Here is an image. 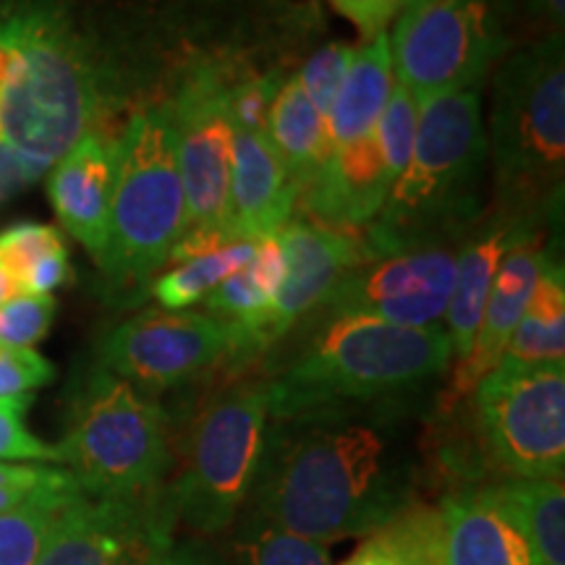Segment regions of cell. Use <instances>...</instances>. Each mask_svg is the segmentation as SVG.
Returning <instances> with one entry per match:
<instances>
[{
    "label": "cell",
    "mask_w": 565,
    "mask_h": 565,
    "mask_svg": "<svg viewBox=\"0 0 565 565\" xmlns=\"http://www.w3.org/2000/svg\"><path fill=\"white\" fill-rule=\"evenodd\" d=\"M186 231V196L168 108H147L116 139L108 242L97 265L116 286H139L168 263Z\"/></svg>",
    "instance_id": "52a82bcc"
},
{
    "label": "cell",
    "mask_w": 565,
    "mask_h": 565,
    "mask_svg": "<svg viewBox=\"0 0 565 565\" xmlns=\"http://www.w3.org/2000/svg\"><path fill=\"white\" fill-rule=\"evenodd\" d=\"M505 0H416L391 40L393 76L416 100L479 87L508 47Z\"/></svg>",
    "instance_id": "9c48e42d"
},
{
    "label": "cell",
    "mask_w": 565,
    "mask_h": 565,
    "mask_svg": "<svg viewBox=\"0 0 565 565\" xmlns=\"http://www.w3.org/2000/svg\"><path fill=\"white\" fill-rule=\"evenodd\" d=\"M113 179H116V141L89 131L55 162L47 194L55 215L71 236L100 259L108 242Z\"/></svg>",
    "instance_id": "d6986e66"
},
{
    "label": "cell",
    "mask_w": 565,
    "mask_h": 565,
    "mask_svg": "<svg viewBox=\"0 0 565 565\" xmlns=\"http://www.w3.org/2000/svg\"><path fill=\"white\" fill-rule=\"evenodd\" d=\"M221 536L225 545L212 547L221 565H333L328 545L267 524L249 511L238 513Z\"/></svg>",
    "instance_id": "83f0119b"
},
{
    "label": "cell",
    "mask_w": 565,
    "mask_h": 565,
    "mask_svg": "<svg viewBox=\"0 0 565 565\" xmlns=\"http://www.w3.org/2000/svg\"><path fill=\"white\" fill-rule=\"evenodd\" d=\"M58 450L61 463L92 498H158L173 463L166 412L100 364L76 393Z\"/></svg>",
    "instance_id": "8992f818"
},
{
    "label": "cell",
    "mask_w": 565,
    "mask_h": 565,
    "mask_svg": "<svg viewBox=\"0 0 565 565\" xmlns=\"http://www.w3.org/2000/svg\"><path fill=\"white\" fill-rule=\"evenodd\" d=\"M282 87L278 74L252 76L236 87H231V116L238 131L267 134V118L270 108Z\"/></svg>",
    "instance_id": "e575fe53"
},
{
    "label": "cell",
    "mask_w": 565,
    "mask_h": 565,
    "mask_svg": "<svg viewBox=\"0 0 565 565\" xmlns=\"http://www.w3.org/2000/svg\"><path fill=\"white\" fill-rule=\"evenodd\" d=\"M387 192L391 181H387L383 154L377 137L370 134L364 139L335 145L301 196L309 215L320 221L317 225L349 233L353 228H366L377 217Z\"/></svg>",
    "instance_id": "ac0fdd59"
},
{
    "label": "cell",
    "mask_w": 565,
    "mask_h": 565,
    "mask_svg": "<svg viewBox=\"0 0 565 565\" xmlns=\"http://www.w3.org/2000/svg\"><path fill=\"white\" fill-rule=\"evenodd\" d=\"M484 490L519 529L542 565H565L563 479H505L487 484Z\"/></svg>",
    "instance_id": "cb8c5ba5"
},
{
    "label": "cell",
    "mask_w": 565,
    "mask_h": 565,
    "mask_svg": "<svg viewBox=\"0 0 565 565\" xmlns=\"http://www.w3.org/2000/svg\"><path fill=\"white\" fill-rule=\"evenodd\" d=\"M419 433L408 398L312 408L267 422L244 511L333 545L419 503Z\"/></svg>",
    "instance_id": "6da1fadb"
},
{
    "label": "cell",
    "mask_w": 565,
    "mask_h": 565,
    "mask_svg": "<svg viewBox=\"0 0 565 565\" xmlns=\"http://www.w3.org/2000/svg\"><path fill=\"white\" fill-rule=\"evenodd\" d=\"M30 404L32 395L0 398V463H61L58 445L42 443L26 427Z\"/></svg>",
    "instance_id": "d6a6232c"
},
{
    "label": "cell",
    "mask_w": 565,
    "mask_h": 565,
    "mask_svg": "<svg viewBox=\"0 0 565 565\" xmlns=\"http://www.w3.org/2000/svg\"><path fill=\"white\" fill-rule=\"evenodd\" d=\"M168 116L186 196V231L202 228L231 236L228 189L236 126L231 116V87L221 71L202 63L183 76Z\"/></svg>",
    "instance_id": "8fae6325"
},
{
    "label": "cell",
    "mask_w": 565,
    "mask_h": 565,
    "mask_svg": "<svg viewBox=\"0 0 565 565\" xmlns=\"http://www.w3.org/2000/svg\"><path fill=\"white\" fill-rule=\"evenodd\" d=\"M71 280V259L68 249H55L40 259L38 265L32 267L30 275H26L24 288L21 291L26 294H53L55 288L66 286Z\"/></svg>",
    "instance_id": "ab89813d"
},
{
    "label": "cell",
    "mask_w": 565,
    "mask_h": 565,
    "mask_svg": "<svg viewBox=\"0 0 565 565\" xmlns=\"http://www.w3.org/2000/svg\"><path fill=\"white\" fill-rule=\"evenodd\" d=\"M231 356L228 330L210 315L147 309L103 338L97 364L137 391H168Z\"/></svg>",
    "instance_id": "7c38bea8"
},
{
    "label": "cell",
    "mask_w": 565,
    "mask_h": 565,
    "mask_svg": "<svg viewBox=\"0 0 565 565\" xmlns=\"http://www.w3.org/2000/svg\"><path fill=\"white\" fill-rule=\"evenodd\" d=\"M141 565H221L212 545H200V542H179L171 536L162 542L158 550H152Z\"/></svg>",
    "instance_id": "60d3db41"
},
{
    "label": "cell",
    "mask_w": 565,
    "mask_h": 565,
    "mask_svg": "<svg viewBox=\"0 0 565 565\" xmlns=\"http://www.w3.org/2000/svg\"><path fill=\"white\" fill-rule=\"evenodd\" d=\"M445 565H542L484 487H466L440 503Z\"/></svg>",
    "instance_id": "44dd1931"
},
{
    "label": "cell",
    "mask_w": 565,
    "mask_h": 565,
    "mask_svg": "<svg viewBox=\"0 0 565 565\" xmlns=\"http://www.w3.org/2000/svg\"><path fill=\"white\" fill-rule=\"evenodd\" d=\"M456 254V242H433L364 257L322 309L328 315L377 317L404 328H433L448 309Z\"/></svg>",
    "instance_id": "4fadbf2b"
},
{
    "label": "cell",
    "mask_w": 565,
    "mask_h": 565,
    "mask_svg": "<svg viewBox=\"0 0 565 565\" xmlns=\"http://www.w3.org/2000/svg\"><path fill=\"white\" fill-rule=\"evenodd\" d=\"M484 454L511 479H561L565 469V362H500L477 385Z\"/></svg>",
    "instance_id": "30bf717a"
},
{
    "label": "cell",
    "mask_w": 565,
    "mask_h": 565,
    "mask_svg": "<svg viewBox=\"0 0 565 565\" xmlns=\"http://www.w3.org/2000/svg\"><path fill=\"white\" fill-rule=\"evenodd\" d=\"M249 273H252V278L257 280V286L263 288V294L273 303L275 294H278L282 286V278H286V252H282L278 233H275V236H265V238H259V242H254Z\"/></svg>",
    "instance_id": "f35d334b"
},
{
    "label": "cell",
    "mask_w": 565,
    "mask_h": 565,
    "mask_svg": "<svg viewBox=\"0 0 565 565\" xmlns=\"http://www.w3.org/2000/svg\"><path fill=\"white\" fill-rule=\"evenodd\" d=\"M529 228H536V223L498 212L490 223L471 231L458 249L454 291H450L448 309H445V324H448L445 333L450 338L456 362L475 345L500 263L519 242L521 233Z\"/></svg>",
    "instance_id": "ffe728a7"
},
{
    "label": "cell",
    "mask_w": 565,
    "mask_h": 565,
    "mask_svg": "<svg viewBox=\"0 0 565 565\" xmlns=\"http://www.w3.org/2000/svg\"><path fill=\"white\" fill-rule=\"evenodd\" d=\"M487 158L498 212L540 223L563 200L565 175V51L550 32L508 55L494 76Z\"/></svg>",
    "instance_id": "277c9868"
},
{
    "label": "cell",
    "mask_w": 565,
    "mask_h": 565,
    "mask_svg": "<svg viewBox=\"0 0 565 565\" xmlns=\"http://www.w3.org/2000/svg\"><path fill=\"white\" fill-rule=\"evenodd\" d=\"M526 11L542 24H547L553 32H563L565 21V0H521Z\"/></svg>",
    "instance_id": "ee69618b"
},
{
    "label": "cell",
    "mask_w": 565,
    "mask_h": 565,
    "mask_svg": "<svg viewBox=\"0 0 565 565\" xmlns=\"http://www.w3.org/2000/svg\"><path fill=\"white\" fill-rule=\"evenodd\" d=\"M79 492V484L71 477V471L58 469L51 482L42 484L13 511L0 515V565L38 563L61 513Z\"/></svg>",
    "instance_id": "4316f807"
},
{
    "label": "cell",
    "mask_w": 565,
    "mask_h": 565,
    "mask_svg": "<svg viewBox=\"0 0 565 565\" xmlns=\"http://www.w3.org/2000/svg\"><path fill=\"white\" fill-rule=\"evenodd\" d=\"M173 529L166 490L147 500L79 492L61 513L34 565H141L175 536Z\"/></svg>",
    "instance_id": "5bb4252c"
},
{
    "label": "cell",
    "mask_w": 565,
    "mask_h": 565,
    "mask_svg": "<svg viewBox=\"0 0 565 565\" xmlns=\"http://www.w3.org/2000/svg\"><path fill=\"white\" fill-rule=\"evenodd\" d=\"M63 236L55 225L47 223H17L9 231L0 233V273L9 278L13 286L24 288L26 275L45 254L63 249Z\"/></svg>",
    "instance_id": "4dcf8cb0"
},
{
    "label": "cell",
    "mask_w": 565,
    "mask_h": 565,
    "mask_svg": "<svg viewBox=\"0 0 565 565\" xmlns=\"http://www.w3.org/2000/svg\"><path fill=\"white\" fill-rule=\"evenodd\" d=\"M19 17V55L0 89V139L42 175L92 131L100 84L63 13L30 6Z\"/></svg>",
    "instance_id": "5b68a950"
},
{
    "label": "cell",
    "mask_w": 565,
    "mask_h": 565,
    "mask_svg": "<svg viewBox=\"0 0 565 565\" xmlns=\"http://www.w3.org/2000/svg\"><path fill=\"white\" fill-rule=\"evenodd\" d=\"M58 475V466L47 463H0V515L24 503Z\"/></svg>",
    "instance_id": "8d00e7d4"
},
{
    "label": "cell",
    "mask_w": 565,
    "mask_h": 565,
    "mask_svg": "<svg viewBox=\"0 0 565 565\" xmlns=\"http://www.w3.org/2000/svg\"><path fill=\"white\" fill-rule=\"evenodd\" d=\"M343 565H445L440 508L414 503L374 529Z\"/></svg>",
    "instance_id": "484cf974"
},
{
    "label": "cell",
    "mask_w": 565,
    "mask_h": 565,
    "mask_svg": "<svg viewBox=\"0 0 565 565\" xmlns=\"http://www.w3.org/2000/svg\"><path fill=\"white\" fill-rule=\"evenodd\" d=\"M330 3L370 40L385 34V26L404 9V0H330Z\"/></svg>",
    "instance_id": "74e56055"
},
{
    "label": "cell",
    "mask_w": 565,
    "mask_h": 565,
    "mask_svg": "<svg viewBox=\"0 0 565 565\" xmlns=\"http://www.w3.org/2000/svg\"><path fill=\"white\" fill-rule=\"evenodd\" d=\"M454 349L440 324L404 328L366 315H330L267 387L270 419L312 408L408 398L448 370Z\"/></svg>",
    "instance_id": "7a4b0ae2"
},
{
    "label": "cell",
    "mask_w": 565,
    "mask_h": 565,
    "mask_svg": "<svg viewBox=\"0 0 565 565\" xmlns=\"http://www.w3.org/2000/svg\"><path fill=\"white\" fill-rule=\"evenodd\" d=\"M19 42H21L19 11L6 13V17L0 19V89H3V84L9 82L13 63H17Z\"/></svg>",
    "instance_id": "7bdbcfd3"
},
{
    "label": "cell",
    "mask_w": 565,
    "mask_h": 565,
    "mask_svg": "<svg viewBox=\"0 0 565 565\" xmlns=\"http://www.w3.org/2000/svg\"><path fill=\"white\" fill-rule=\"evenodd\" d=\"M254 244L249 242H233L225 244L223 249L207 254V257L189 259L166 275L154 280L152 296L158 299L162 309L181 312V309L192 307L196 301H204V296L215 291L225 278L233 273L244 270L252 263Z\"/></svg>",
    "instance_id": "f1b7e54d"
},
{
    "label": "cell",
    "mask_w": 565,
    "mask_h": 565,
    "mask_svg": "<svg viewBox=\"0 0 565 565\" xmlns=\"http://www.w3.org/2000/svg\"><path fill=\"white\" fill-rule=\"evenodd\" d=\"M299 202L294 181L267 134H233L228 231L236 242H259L280 233Z\"/></svg>",
    "instance_id": "e0dca14e"
},
{
    "label": "cell",
    "mask_w": 565,
    "mask_h": 565,
    "mask_svg": "<svg viewBox=\"0 0 565 565\" xmlns=\"http://www.w3.org/2000/svg\"><path fill=\"white\" fill-rule=\"evenodd\" d=\"M353 53L356 47L345 45V42H333V45H324L322 51H317L312 58L307 61V66L301 68L299 79L303 84V92L309 95V100L320 116L328 118L330 108H333L338 89H341L345 71L351 66Z\"/></svg>",
    "instance_id": "836d02e7"
},
{
    "label": "cell",
    "mask_w": 565,
    "mask_h": 565,
    "mask_svg": "<svg viewBox=\"0 0 565 565\" xmlns=\"http://www.w3.org/2000/svg\"><path fill=\"white\" fill-rule=\"evenodd\" d=\"M408 3H416V0H404V6H408Z\"/></svg>",
    "instance_id": "7dc6e473"
},
{
    "label": "cell",
    "mask_w": 565,
    "mask_h": 565,
    "mask_svg": "<svg viewBox=\"0 0 565 565\" xmlns=\"http://www.w3.org/2000/svg\"><path fill=\"white\" fill-rule=\"evenodd\" d=\"M487 137L479 87L419 103L414 152L362 236L364 257L458 242L479 215Z\"/></svg>",
    "instance_id": "3957f363"
},
{
    "label": "cell",
    "mask_w": 565,
    "mask_h": 565,
    "mask_svg": "<svg viewBox=\"0 0 565 565\" xmlns=\"http://www.w3.org/2000/svg\"><path fill=\"white\" fill-rule=\"evenodd\" d=\"M278 238L286 252V278L257 333V356L291 333L303 317L320 312L338 282L364 259L362 238L317 223L291 217Z\"/></svg>",
    "instance_id": "9a60e30c"
},
{
    "label": "cell",
    "mask_w": 565,
    "mask_h": 565,
    "mask_svg": "<svg viewBox=\"0 0 565 565\" xmlns=\"http://www.w3.org/2000/svg\"><path fill=\"white\" fill-rule=\"evenodd\" d=\"M13 294H19V288L13 286V282H11L9 278H6L3 273H0V303H3L6 299H11Z\"/></svg>",
    "instance_id": "f6af8a7d"
},
{
    "label": "cell",
    "mask_w": 565,
    "mask_h": 565,
    "mask_svg": "<svg viewBox=\"0 0 565 565\" xmlns=\"http://www.w3.org/2000/svg\"><path fill=\"white\" fill-rule=\"evenodd\" d=\"M267 422L265 380L238 383L212 395L189 433L179 477L166 490L173 524L204 540L228 532L257 479Z\"/></svg>",
    "instance_id": "ba28073f"
},
{
    "label": "cell",
    "mask_w": 565,
    "mask_h": 565,
    "mask_svg": "<svg viewBox=\"0 0 565 565\" xmlns=\"http://www.w3.org/2000/svg\"><path fill=\"white\" fill-rule=\"evenodd\" d=\"M500 362L557 364L565 362V267L550 249L534 294L515 324Z\"/></svg>",
    "instance_id": "d4e9b609"
},
{
    "label": "cell",
    "mask_w": 565,
    "mask_h": 565,
    "mask_svg": "<svg viewBox=\"0 0 565 565\" xmlns=\"http://www.w3.org/2000/svg\"><path fill=\"white\" fill-rule=\"evenodd\" d=\"M550 249L553 246L542 244L540 228H529L521 233L513 249L503 257L492 280L490 299H487L475 345L463 359H458L448 387L440 393V414L456 412L466 398H471V393L477 391V385L487 374L500 364L515 324H519L529 299H532L536 278H540Z\"/></svg>",
    "instance_id": "2e32d148"
},
{
    "label": "cell",
    "mask_w": 565,
    "mask_h": 565,
    "mask_svg": "<svg viewBox=\"0 0 565 565\" xmlns=\"http://www.w3.org/2000/svg\"><path fill=\"white\" fill-rule=\"evenodd\" d=\"M38 179L40 173L34 171L30 162L21 160L11 147L0 139V202L11 200L13 194H19L21 189H26Z\"/></svg>",
    "instance_id": "b9f144b4"
},
{
    "label": "cell",
    "mask_w": 565,
    "mask_h": 565,
    "mask_svg": "<svg viewBox=\"0 0 565 565\" xmlns=\"http://www.w3.org/2000/svg\"><path fill=\"white\" fill-rule=\"evenodd\" d=\"M6 17V13H3V6H0V19H3Z\"/></svg>",
    "instance_id": "bcb514c9"
},
{
    "label": "cell",
    "mask_w": 565,
    "mask_h": 565,
    "mask_svg": "<svg viewBox=\"0 0 565 565\" xmlns=\"http://www.w3.org/2000/svg\"><path fill=\"white\" fill-rule=\"evenodd\" d=\"M393 82L395 76L387 34H377L362 47H356L333 108L324 118L330 145H345V141H356L374 134L387 97L393 92Z\"/></svg>",
    "instance_id": "7402d4cb"
},
{
    "label": "cell",
    "mask_w": 565,
    "mask_h": 565,
    "mask_svg": "<svg viewBox=\"0 0 565 565\" xmlns=\"http://www.w3.org/2000/svg\"><path fill=\"white\" fill-rule=\"evenodd\" d=\"M416 118H419V100L408 92L401 82H393V92L387 97V105L380 116L377 137L380 154H383L385 173L391 186L404 173L414 152V137H416Z\"/></svg>",
    "instance_id": "f546056e"
},
{
    "label": "cell",
    "mask_w": 565,
    "mask_h": 565,
    "mask_svg": "<svg viewBox=\"0 0 565 565\" xmlns=\"http://www.w3.org/2000/svg\"><path fill=\"white\" fill-rule=\"evenodd\" d=\"M267 139L278 152L301 200L309 183L320 173L322 162L328 160L333 145H330L324 116H320V110L309 100L299 76L282 82L270 108V118H267Z\"/></svg>",
    "instance_id": "603a6c76"
},
{
    "label": "cell",
    "mask_w": 565,
    "mask_h": 565,
    "mask_svg": "<svg viewBox=\"0 0 565 565\" xmlns=\"http://www.w3.org/2000/svg\"><path fill=\"white\" fill-rule=\"evenodd\" d=\"M55 364L34 349L0 345V398L32 395L38 387L53 383Z\"/></svg>",
    "instance_id": "d590c367"
},
{
    "label": "cell",
    "mask_w": 565,
    "mask_h": 565,
    "mask_svg": "<svg viewBox=\"0 0 565 565\" xmlns=\"http://www.w3.org/2000/svg\"><path fill=\"white\" fill-rule=\"evenodd\" d=\"M58 312L53 294L19 291L0 303V345L34 349L47 335Z\"/></svg>",
    "instance_id": "1f68e13d"
}]
</instances>
